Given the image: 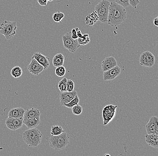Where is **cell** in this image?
<instances>
[{
  "label": "cell",
  "instance_id": "obj_1",
  "mask_svg": "<svg viewBox=\"0 0 158 156\" xmlns=\"http://www.w3.org/2000/svg\"><path fill=\"white\" fill-rule=\"evenodd\" d=\"M127 18L124 7L115 2H110L107 23L111 27L117 26L123 22Z\"/></svg>",
  "mask_w": 158,
  "mask_h": 156
},
{
  "label": "cell",
  "instance_id": "obj_2",
  "mask_svg": "<svg viewBox=\"0 0 158 156\" xmlns=\"http://www.w3.org/2000/svg\"><path fill=\"white\" fill-rule=\"evenodd\" d=\"M42 137V133L36 128L29 129L23 133L24 142L30 147L38 146L41 142Z\"/></svg>",
  "mask_w": 158,
  "mask_h": 156
},
{
  "label": "cell",
  "instance_id": "obj_3",
  "mask_svg": "<svg viewBox=\"0 0 158 156\" xmlns=\"http://www.w3.org/2000/svg\"><path fill=\"white\" fill-rule=\"evenodd\" d=\"M49 146L56 150L64 149L69 143V137L67 133L63 132L58 136L51 135L48 140Z\"/></svg>",
  "mask_w": 158,
  "mask_h": 156
},
{
  "label": "cell",
  "instance_id": "obj_4",
  "mask_svg": "<svg viewBox=\"0 0 158 156\" xmlns=\"http://www.w3.org/2000/svg\"><path fill=\"white\" fill-rule=\"evenodd\" d=\"M17 23L5 20L0 25V34L4 35L6 39H11L16 33Z\"/></svg>",
  "mask_w": 158,
  "mask_h": 156
},
{
  "label": "cell",
  "instance_id": "obj_5",
  "mask_svg": "<svg viewBox=\"0 0 158 156\" xmlns=\"http://www.w3.org/2000/svg\"><path fill=\"white\" fill-rule=\"evenodd\" d=\"M110 5L109 1L102 0L95 6V11L99 17V20L102 23H107Z\"/></svg>",
  "mask_w": 158,
  "mask_h": 156
},
{
  "label": "cell",
  "instance_id": "obj_6",
  "mask_svg": "<svg viewBox=\"0 0 158 156\" xmlns=\"http://www.w3.org/2000/svg\"><path fill=\"white\" fill-rule=\"evenodd\" d=\"M63 42L64 47L71 52H75L80 46L77 39L71 38V32L63 36Z\"/></svg>",
  "mask_w": 158,
  "mask_h": 156
},
{
  "label": "cell",
  "instance_id": "obj_7",
  "mask_svg": "<svg viewBox=\"0 0 158 156\" xmlns=\"http://www.w3.org/2000/svg\"><path fill=\"white\" fill-rule=\"evenodd\" d=\"M117 105H106L104 107L102 110V118L103 120V125H106L110 123L116 116Z\"/></svg>",
  "mask_w": 158,
  "mask_h": 156
},
{
  "label": "cell",
  "instance_id": "obj_8",
  "mask_svg": "<svg viewBox=\"0 0 158 156\" xmlns=\"http://www.w3.org/2000/svg\"><path fill=\"white\" fill-rule=\"evenodd\" d=\"M139 63L142 66L148 67H152L155 63V56L150 51H145L140 57Z\"/></svg>",
  "mask_w": 158,
  "mask_h": 156
},
{
  "label": "cell",
  "instance_id": "obj_9",
  "mask_svg": "<svg viewBox=\"0 0 158 156\" xmlns=\"http://www.w3.org/2000/svg\"><path fill=\"white\" fill-rule=\"evenodd\" d=\"M23 124V118H16L8 117L5 120V125L7 128L12 131H16L20 129Z\"/></svg>",
  "mask_w": 158,
  "mask_h": 156
},
{
  "label": "cell",
  "instance_id": "obj_10",
  "mask_svg": "<svg viewBox=\"0 0 158 156\" xmlns=\"http://www.w3.org/2000/svg\"><path fill=\"white\" fill-rule=\"evenodd\" d=\"M120 67L117 65L115 67L103 72V80L111 81L115 79L117 77L120 75L121 73Z\"/></svg>",
  "mask_w": 158,
  "mask_h": 156
},
{
  "label": "cell",
  "instance_id": "obj_11",
  "mask_svg": "<svg viewBox=\"0 0 158 156\" xmlns=\"http://www.w3.org/2000/svg\"><path fill=\"white\" fill-rule=\"evenodd\" d=\"M27 69L32 75H38L44 70V68L34 58H32L30 63L27 66Z\"/></svg>",
  "mask_w": 158,
  "mask_h": 156
},
{
  "label": "cell",
  "instance_id": "obj_12",
  "mask_svg": "<svg viewBox=\"0 0 158 156\" xmlns=\"http://www.w3.org/2000/svg\"><path fill=\"white\" fill-rule=\"evenodd\" d=\"M146 133L148 134L158 133V118L156 116H152L145 126Z\"/></svg>",
  "mask_w": 158,
  "mask_h": 156
},
{
  "label": "cell",
  "instance_id": "obj_13",
  "mask_svg": "<svg viewBox=\"0 0 158 156\" xmlns=\"http://www.w3.org/2000/svg\"><path fill=\"white\" fill-rule=\"evenodd\" d=\"M77 95V91L75 90L70 92L66 91L61 92L59 95L60 103L62 106H63L65 103L70 102Z\"/></svg>",
  "mask_w": 158,
  "mask_h": 156
},
{
  "label": "cell",
  "instance_id": "obj_14",
  "mask_svg": "<svg viewBox=\"0 0 158 156\" xmlns=\"http://www.w3.org/2000/svg\"><path fill=\"white\" fill-rule=\"evenodd\" d=\"M39 63L43 66L44 70H46L49 67L50 65V59L49 58L42 55L40 52H35L32 56Z\"/></svg>",
  "mask_w": 158,
  "mask_h": 156
},
{
  "label": "cell",
  "instance_id": "obj_15",
  "mask_svg": "<svg viewBox=\"0 0 158 156\" xmlns=\"http://www.w3.org/2000/svg\"><path fill=\"white\" fill-rule=\"evenodd\" d=\"M117 65V60L113 56L105 58L102 62L101 67L103 72H105Z\"/></svg>",
  "mask_w": 158,
  "mask_h": 156
},
{
  "label": "cell",
  "instance_id": "obj_16",
  "mask_svg": "<svg viewBox=\"0 0 158 156\" xmlns=\"http://www.w3.org/2000/svg\"><path fill=\"white\" fill-rule=\"evenodd\" d=\"M145 142L151 147L155 148L158 147V133L146 134L145 136Z\"/></svg>",
  "mask_w": 158,
  "mask_h": 156
},
{
  "label": "cell",
  "instance_id": "obj_17",
  "mask_svg": "<svg viewBox=\"0 0 158 156\" xmlns=\"http://www.w3.org/2000/svg\"><path fill=\"white\" fill-rule=\"evenodd\" d=\"M40 117L23 118V123L29 129L36 128L40 123Z\"/></svg>",
  "mask_w": 158,
  "mask_h": 156
},
{
  "label": "cell",
  "instance_id": "obj_18",
  "mask_svg": "<svg viewBox=\"0 0 158 156\" xmlns=\"http://www.w3.org/2000/svg\"><path fill=\"white\" fill-rule=\"evenodd\" d=\"M25 110L22 107H15L10 109L8 113V117L16 118H23Z\"/></svg>",
  "mask_w": 158,
  "mask_h": 156
},
{
  "label": "cell",
  "instance_id": "obj_19",
  "mask_svg": "<svg viewBox=\"0 0 158 156\" xmlns=\"http://www.w3.org/2000/svg\"><path fill=\"white\" fill-rule=\"evenodd\" d=\"M40 115H41V112L38 109L36 108H31L27 109L26 111H25L23 118L40 117Z\"/></svg>",
  "mask_w": 158,
  "mask_h": 156
},
{
  "label": "cell",
  "instance_id": "obj_20",
  "mask_svg": "<svg viewBox=\"0 0 158 156\" xmlns=\"http://www.w3.org/2000/svg\"><path fill=\"white\" fill-rule=\"evenodd\" d=\"M64 56L61 53H58L55 55L54 57L53 58V64L55 67L62 66L64 61Z\"/></svg>",
  "mask_w": 158,
  "mask_h": 156
},
{
  "label": "cell",
  "instance_id": "obj_21",
  "mask_svg": "<svg viewBox=\"0 0 158 156\" xmlns=\"http://www.w3.org/2000/svg\"><path fill=\"white\" fill-rule=\"evenodd\" d=\"M99 20V17L96 12H93L91 15H88L85 18V22L86 24L92 26L95 24Z\"/></svg>",
  "mask_w": 158,
  "mask_h": 156
},
{
  "label": "cell",
  "instance_id": "obj_22",
  "mask_svg": "<svg viewBox=\"0 0 158 156\" xmlns=\"http://www.w3.org/2000/svg\"><path fill=\"white\" fill-rule=\"evenodd\" d=\"M11 75L15 78H20L23 74V70L20 66L14 67L11 70Z\"/></svg>",
  "mask_w": 158,
  "mask_h": 156
},
{
  "label": "cell",
  "instance_id": "obj_23",
  "mask_svg": "<svg viewBox=\"0 0 158 156\" xmlns=\"http://www.w3.org/2000/svg\"><path fill=\"white\" fill-rule=\"evenodd\" d=\"M64 132L63 127L58 125H54L51 127L50 134L52 136H58Z\"/></svg>",
  "mask_w": 158,
  "mask_h": 156
},
{
  "label": "cell",
  "instance_id": "obj_24",
  "mask_svg": "<svg viewBox=\"0 0 158 156\" xmlns=\"http://www.w3.org/2000/svg\"><path fill=\"white\" fill-rule=\"evenodd\" d=\"M77 40L80 45H86L90 41L89 35L87 33L84 34L82 38H78Z\"/></svg>",
  "mask_w": 158,
  "mask_h": 156
},
{
  "label": "cell",
  "instance_id": "obj_25",
  "mask_svg": "<svg viewBox=\"0 0 158 156\" xmlns=\"http://www.w3.org/2000/svg\"><path fill=\"white\" fill-rule=\"evenodd\" d=\"M67 79L66 78H63L58 83V88L59 90L62 92L66 91V82Z\"/></svg>",
  "mask_w": 158,
  "mask_h": 156
},
{
  "label": "cell",
  "instance_id": "obj_26",
  "mask_svg": "<svg viewBox=\"0 0 158 156\" xmlns=\"http://www.w3.org/2000/svg\"><path fill=\"white\" fill-rule=\"evenodd\" d=\"M79 102H80V99H79V97L77 95L73 100H71L70 102L64 104L63 106H65V107H68V108H71L73 106L78 104Z\"/></svg>",
  "mask_w": 158,
  "mask_h": 156
},
{
  "label": "cell",
  "instance_id": "obj_27",
  "mask_svg": "<svg viewBox=\"0 0 158 156\" xmlns=\"http://www.w3.org/2000/svg\"><path fill=\"white\" fill-rule=\"evenodd\" d=\"M64 16L65 15L63 13L58 11L53 15V19L56 23H60Z\"/></svg>",
  "mask_w": 158,
  "mask_h": 156
},
{
  "label": "cell",
  "instance_id": "obj_28",
  "mask_svg": "<svg viewBox=\"0 0 158 156\" xmlns=\"http://www.w3.org/2000/svg\"><path fill=\"white\" fill-rule=\"evenodd\" d=\"M66 72V70L65 67L63 66V65L56 67V71H55L56 75L59 77H63L65 75Z\"/></svg>",
  "mask_w": 158,
  "mask_h": 156
},
{
  "label": "cell",
  "instance_id": "obj_29",
  "mask_svg": "<svg viewBox=\"0 0 158 156\" xmlns=\"http://www.w3.org/2000/svg\"><path fill=\"white\" fill-rule=\"evenodd\" d=\"M72 109V112L74 114L76 115H79L81 114L82 113L83 108L81 106L80 104H77L75 105L71 108Z\"/></svg>",
  "mask_w": 158,
  "mask_h": 156
},
{
  "label": "cell",
  "instance_id": "obj_30",
  "mask_svg": "<svg viewBox=\"0 0 158 156\" xmlns=\"http://www.w3.org/2000/svg\"><path fill=\"white\" fill-rule=\"evenodd\" d=\"M74 86H75V84L73 81L71 79H67V82H66V91L69 92L73 91L74 89Z\"/></svg>",
  "mask_w": 158,
  "mask_h": 156
},
{
  "label": "cell",
  "instance_id": "obj_31",
  "mask_svg": "<svg viewBox=\"0 0 158 156\" xmlns=\"http://www.w3.org/2000/svg\"><path fill=\"white\" fill-rule=\"evenodd\" d=\"M115 2L124 7H127L129 5V0H115Z\"/></svg>",
  "mask_w": 158,
  "mask_h": 156
},
{
  "label": "cell",
  "instance_id": "obj_32",
  "mask_svg": "<svg viewBox=\"0 0 158 156\" xmlns=\"http://www.w3.org/2000/svg\"><path fill=\"white\" fill-rule=\"evenodd\" d=\"M139 0H129V5L132 6L133 8L137 9V5L140 3Z\"/></svg>",
  "mask_w": 158,
  "mask_h": 156
},
{
  "label": "cell",
  "instance_id": "obj_33",
  "mask_svg": "<svg viewBox=\"0 0 158 156\" xmlns=\"http://www.w3.org/2000/svg\"><path fill=\"white\" fill-rule=\"evenodd\" d=\"M71 38L74 39H77L78 38L77 35V32L76 29H72L71 30Z\"/></svg>",
  "mask_w": 158,
  "mask_h": 156
},
{
  "label": "cell",
  "instance_id": "obj_34",
  "mask_svg": "<svg viewBox=\"0 0 158 156\" xmlns=\"http://www.w3.org/2000/svg\"><path fill=\"white\" fill-rule=\"evenodd\" d=\"M37 1L41 6H46L47 5V0H37Z\"/></svg>",
  "mask_w": 158,
  "mask_h": 156
},
{
  "label": "cell",
  "instance_id": "obj_35",
  "mask_svg": "<svg viewBox=\"0 0 158 156\" xmlns=\"http://www.w3.org/2000/svg\"><path fill=\"white\" fill-rule=\"evenodd\" d=\"M75 29H76V31H77V35L78 38H82L83 36V34H82L81 32L79 30V29L78 27H77V28H75Z\"/></svg>",
  "mask_w": 158,
  "mask_h": 156
},
{
  "label": "cell",
  "instance_id": "obj_36",
  "mask_svg": "<svg viewBox=\"0 0 158 156\" xmlns=\"http://www.w3.org/2000/svg\"><path fill=\"white\" fill-rule=\"evenodd\" d=\"M154 24L156 26L158 27V17H156V18H155L154 20Z\"/></svg>",
  "mask_w": 158,
  "mask_h": 156
},
{
  "label": "cell",
  "instance_id": "obj_37",
  "mask_svg": "<svg viewBox=\"0 0 158 156\" xmlns=\"http://www.w3.org/2000/svg\"><path fill=\"white\" fill-rule=\"evenodd\" d=\"M104 156H111L109 154H107V153H106V154H105L104 155Z\"/></svg>",
  "mask_w": 158,
  "mask_h": 156
},
{
  "label": "cell",
  "instance_id": "obj_38",
  "mask_svg": "<svg viewBox=\"0 0 158 156\" xmlns=\"http://www.w3.org/2000/svg\"><path fill=\"white\" fill-rule=\"evenodd\" d=\"M48 2H52V1H54V0H47Z\"/></svg>",
  "mask_w": 158,
  "mask_h": 156
}]
</instances>
